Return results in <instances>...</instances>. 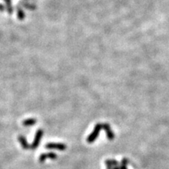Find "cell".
Listing matches in <instances>:
<instances>
[{"label":"cell","mask_w":169,"mask_h":169,"mask_svg":"<svg viewBox=\"0 0 169 169\" xmlns=\"http://www.w3.org/2000/svg\"><path fill=\"white\" fill-rule=\"evenodd\" d=\"M113 169H120V168L118 167V166H116V167H114V168H113Z\"/></svg>","instance_id":"obj_12"},{"label":"cell","mask_w":169,"mask_h":169,"mask_svg":"<svg viewBox=\"0 0 169 169\" xmlns=\"http://www.w3.org/2000/svg\"><path fill=\"white\" fill-rule=\"evenodd\" d=\"M103 128V125L101 124H97L96 125L94 129L93 130V132H91V134L88 136L87 138V142L89 143H92L94 141H96V140L97 139L98 135H99V132H100V130Z\"/></svg>","instance_id":"obj_1"},{"label":"cell","mask_w":169,"mask_h":169,"mask_svg":"<svg viewBox=\"0 0 169 169\" xmlns=\"http://www.w3.org/2000/svg\"><path fill=\"white\" fill-rule=\"evenodd\" d=\"M120 169H128V168H127V165H121V164Z\"/></svg>","instance_id":"obj_11"},{"label":"cell","mask_w":169,"mask_h":169,"mask_svg":"<svg viewBox=\"0 0 169 169\" xmlns=\"http://www.w3.org/2000/svg\"><path fill=\"white\" fill-rule=\"evenodd\" d=\"M42 135H43V131H42V129H38V131L36 132L34 140H33L32 145H31V149H32V150H35V149H36L37 147H38L41 140H42Z\"/></svg>","instance_id":"obj_2"},{"label":"cell","mask_w":169,"mask_h":169,"mask_svg":"<svg viewBox=\"0 0 169 169\" xmlns=\"http://www.w3.org/2000/svg\"><path fill=\"white\" fill-rule=\"evenodd\" d=\"M47 159V156H46V154H42L39 157V161L40 162H44Z\"/></svg>","instance_id":"obj_9"},{"label":"cell","mask_w":169,"mask_h":169,"mask_svg":"<svg viewBox=\"0 0 169 169\" xmlns=\"http://www.w3.org/2000/svg\"><path fill=\"white\" fill-rule=\"evenodd\" d=\"M105 164L107 166H112V167H116L118 165V162L116 160H106Z\"/></svg>","instance_id":"obj_7"},{"label":"cell","mask_w":169,"mask_h":169,"mask_svg":"<svg viewBox=\"0 0 169 169\" xmlns=\"http://www.w3.org/2000/svg\"><path fill=\"white\" fill-rule=\"evenodd\" d=\"M103 129H104V131L106 132V135L107 136V139L110 141L114 140V133L112 131V129H110V126L109 124H104L103 125Z\"/></svg>","instance_id":"obj_4"},{"label":"cell","mask_w":169,"mask_h":169,"mask_svg":"<svg viewBox=\"0 0 169 169\" xmlns=\"http://www.w3.org/2000/svg\"><path fill=\"white\" fill-rule=\"evenodd\" d=\"M18 140H19V142L21 143V146L23 147V149H24V150H28V149L31 148V146L28 144V141L26 140V138L24 137V135H19V136H18Z\"/></svg>","instance_id":"obj_5"},{"label":"cell","mask_w":169,"mask_h":169,"mask_svg":"<svg viewBox=\"0 0 169 169\" xmlns=\"http://www.w3.org/2000/svg\"><path fill=\"white\" fill-rule=\"evenodd\" d=\"M35 123H36L35 119L32 118V119H28V120L23 121V125H24V126L28 127V126H32V125H34Z\"/></svg>","instance_id":"obj_6"},{"label":"cell","mask_w":169,"mask_h":169,"mask_svg":"<svg viewBox=\"0 0 169 169\" xmlns=\"http://www.w3.org/2000/svg\"><path fill=\"white\" fill-rule=\"evenodd\" d=\"M46 148L49 150H58L63 151L67 149V146L64 143H48L46 145Z\"/></svg>","instance_id":"obj_3"},{"label":"cell","mask_w":169,"mask_h":169,"mask_svg":"<svg viewBox=\"0 0 169 169\" xmlns=\"http://www.w3.org/2000/svg\"><path fill=\"white\" fill-rule=\"evenodd\" d=\"M121 165H129V160H128L127 158H123L122 161H121Z\"/></svg>","instance_id":"obj_10"},{"label":"cell","mask_w":169,"mask_h":169,"mask_svg":"<svg viewBox=\"0 0 169 169\" xmlns=\"http://www.w3.org/2000/svg\"><path fill=\"white\" fill-rule=\"evenodd\" d=\"M47 158L52 159V160H56L57 158V155L55 153L53 152H49L46 154Z\"/></svg>","instance_id":"obj_8"}]
</instances>
